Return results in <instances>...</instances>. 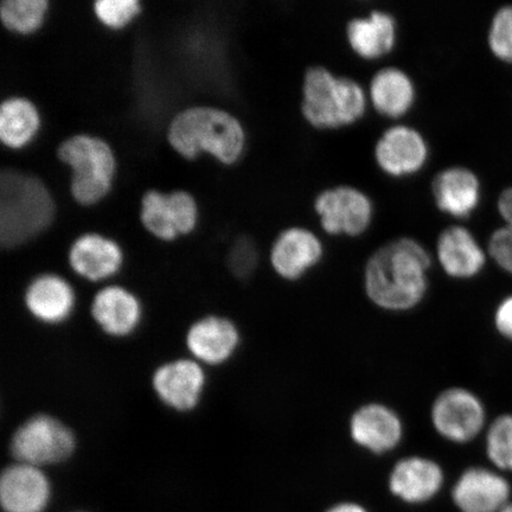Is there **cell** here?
Segmentation results:
<instances>
[{"label": "cell", "instance_id": "cell-26", "mask_svg": "<svg viewBox=\"0 0 512 512\" xmlns=\"http://www.w3.org/2000/svg\"><path fill=\"white\" fill-rule=\"evenodd\" d=\"M48 0H3L0 19L5 29L18 35H31L48 19Z\"/></svg>", "mask_w": 512, "mask_h": 512}, {"label": "cell", "instance_id": "cell-9", "mask_svg": "<svg viewBox=\"0 0 512 512\" xmlns=\"http://www.w3.org/2000/svg\"><path fill=\"white\" fill-rule=\"evenodd\" d=\"M351 443L376 457L387 456L403 444L406 424L393 406L382 401H368L356 407L349 416Z\"/></svg>", "mask_w": 512, "mask_h": 512}, {"label": "cell", "instance_id": "cell-13", "mask_svg": "<svg viewBox=\"0 0 512 512\" xmlns=\"http://www.w3.org/2000/svg\"><path fill=\"white\" fill-rule=\"evenodd\" d=\"M374 156L384 174L406 177L424 169L430 158V146L415 127L394 125L377 140Z\"/></svg>", "mask_w": 512, "mask_h": 512}, {"label": "cell", "instance_id": "cell-31", "mask_svg": "<svg viewBox=\"0 0 512 512\" xmlns=\"http://www.w3.org/2000/svg\"><path fill=\"white\" fill-rule=\"evenodd\" d=\"M486 251L499 270L512 277V228L496 229L489 238Z\"/></svg>", "mask_w": 512, "mask_h": 512}, {"label": "cell", "instance_id": "cell-33", "mask_svg": "<svg viewBox=\"0 0 512 512\" xmlns=\"http://www.w3.org/2000/svg\"><path fill=\"white\" fill-rule=\"evenodd\" d=\"M497 209L504 221V226L512 228V187L501 192L497 201Z\"/></svg>", "mask_w": 512, "mask_h": 512}, {"label": "cell", "instance_id": "cell-19", "mask_svg": "<svg viewBox=\"0 0 512 512\" xmlns=\"http://www.w3.org/2000/svg\"><path fill=\"white\" fill-rule=\"evenodd\" d=\"M50 496L49 479L41 467L16 462L0 478V503L5 512H43Z\"/></svg>", "mask_w": 512, "mask_h": 512}, {"label": "cell", "instance_id": "cell-6", "mask_svg": "<svg viewBox=\"0 0 512 512\" xmlns=\"http://www.w3.org/2000/svg\"><path fill=\"white\" fill-rule=\"evenodd\" d=\"M430 424L445 443L470 445L484 437L490 424L488 406L476 390L465 386L447 387L431 403Z\"/></svg>", "mask_w": 512, "mask_h": 512}, {"label": "cell", "instance_id": "cell-12", "mask_svg": "<svg viewBox=\"0 0 512 512\" xmlns=\"http://www.w3.org/2000/svg\"><path fill=\"white\" fill-rule=\"evenodd\" d=\"M507 475L494 467H467L454 483L451 496L460 512H501L511 503Z\"/></svg>", "mask_w": 512, "mask_h": 512}, {"label": "cell", "instance_id": "cell-27", "mask_svg": "<svg viewBox=\"0 0 512 512\" xmlns=\"http://www.w3.org/2000/svg\"><path fill=\"white\" fill-rule=\"evenodd\" d=\"M483 445L491 467L504 475H512V412L498 414L490 420Z\"/></svg>", "mask_w": 512, "mask_h": 512}, {"label": "cell", "instance_id": "cell-8", "mask_svg": "<svg viewBox=\"0 0 512 512\" xmlns=\"http://www.w3.org/2000/svg\"><path fill=\"white\" fill-rule=\"evenodd\" d=\"M139 219L147 233L172 242L190 235L200 223V204L187 190L150 189L140 200Z\"/></svg>", "mask_w": 512, "mask_h": 512}, {"label": "cell", "instance_id": "cell-2", "mask_svg": "<svg viewBox=\"0 0 512 512\" xmlns=\"http://www.w3.org/2000/svg\"><path fill=\"white\" fill-rule=\"evenodd\" d=\"M166 140L172 150L187 160L204 153L230 166L245 155L247 132L240 119L224 108L194 105L183 108L171 118Z\"/></svg>", "mask_w": 512, "mask_h": 512}, {"label": "cell", "instance_id": "cell-17", "mask_svg": "<svg viewBox=\"0 0 512 512\" xmlns=\"http://www.w3.org/2000/svg\"><path fill=\"white\" fill-rule=\"evenodd\" d=\"M185 344L195 361L222 366L232 360L241 344V332L233 320L207 316L196 320L185 336Z\"/></svg>", "mask_w": 512, "mask_h": 512}, {"label": "cell", "instance_id": "cell-15", "mask_svg": "<svg viewBox=\"0 0 512 512\" xmlns=\"http://www.w3.org/2000/svg\"><path fill=\"white\" fill-rule=\"evenodd\" d=\"M206 373L194 358H178L159 366L152 375V388L166 407L190 412L198 406L206 388Z\"/></svg>", "mask_w": 512, "mask_h": 512}, {"label": "cell", "instance_id": "cell-11", "mask_svg": "<svg viewBox=\"0 0 512 512\" xmlns=\"http://www.w3.org/2000/svg\"><path fill=\"white\" fill-rule=\"evenodd\" d=\"M324 256V243L313 230L292 226L281 230L274 239L270 264L280 279L298 283L322 264Z\"/></svg>", "mask_w": 512, "mask_h": 512}, {"label": "cell", "instance_id": "cell-20", "mask_svg": "<svg viewBox=\"0 0 512 512\" xmlns=\"http://www.w3.org/2000/svg\"><path fill=\"white\" fill-rule=\"evenodd\" d=\"M24 305L37 322L59 325L72 317L76 293L61 275L44 273L30 281L24 292Z\"/></svg>", "mask_w": 512, "mask_h": 512}, {"label": "cell", "instance_id": "cell-4", "mask_svg": "<svg viewBox=\"0 0 512 512\" xmlns=\"http://www.w3.org/2000/svg\"><path fill=\"white\" fill-rule=\"evenodd\" d=\"M57 159L69 171L70 196L81 207H92L113 189L117 158L104 138L76 133L57 146Z\"/></svg>", "mask_w": 512, "mask_h": 512}, {"label": "cell", "instance_id": "cell-3", "mask_svg": "<svg viewBox=\"0 0 512 512\" xmlns=\"http://www.w3.org/2000/svg\"><path fill=\"white\" fill-rule=\"evenodd\" d=\"M56 215L54 198L42 179L8 169L0 176V243L12 249L37 238Z\"/></svg>", "mask_w": 512, "mask_h": 512}, {"label": "cell", "instance_id": "cell-14", "mask_svg": "<svg viewBox=\"0 0 512 512\" xmlns=\"http://www.w3.org/2000/svg\"><path fill=\"white\" fill-rule=\"evenodd\" d=\"M445 485V471L437 460L411 454L398 460L390 470L388 488L399 501L420 505L433 501Z\"/></svg>", "mask_w": 512, "mask_h": 512}, {"label": "cell", "instance_id": "cell-24", "mask_svg": "<svg viewBox=\"0 0 512 512\" xmlns=\"http://www.w3.org/2000/svg\"><path fill=\"white\" fill-rule=\"evenodd\" d=\"M369 96L375 110L384 117L401 118L416 100L413 79L399 67H384L370 81Z\"/></svg>", "mask_w": 512, "mask_h": 512}, {"label": "cell", "instance_id": "cell-5", "mask_svg": "<svg viewBox=\"0 0 512 512\" xmlns=\"http://www.w3.org/2000/svg\"><path fill=\"white\" fill-rule=\"evenodd\" d=\"M367 110V94L361 83L337 75L324 66L306 70L302 112L313 127L338 128L355 124Z\"/></svg>", "mask_w": 512, "mask_h": 512}, {"label": "cell", "instance_id": "cell-23", "mask_svg": "<svg viewBox=\"0 0 512 512\" xmlns=\"http://www.w3.org/2000/svg\"><path fill=\"white\" fill-rule=\"evenodd\" d=\"M345 36L349 47L362 59H380L398 42V22L388 11L373 10L367 16L351 18Z\"/></svg>", "mask_w": 512, "mask_h": 512}, {"label": "cell", "instance_id": "cell-18", "mask_svg": "<svg viewBox=\"0 0 512 512\" xmlns=\"http://www.w3.org/2000/svg\"><path fill=\"white\" fill-rule=\"evenodd\" d=\"M125 254L119 243L99 233H85L68 249V264L76 275L91 283L114 277L124 266Z\"/></svg>", "mask_w": 512, "mask_h": 512}, {"label": "cell", "instance_id": "cell-16", "mask_svg": "<svg viewBox=\"0 0 512 512\" xmlns=\"http://www.w3.org/2000/svg\"><path fill=\"white\" fill-rule=\"evenodd\" d=\"M489 255L475 234L464 226L447 227L437 240V261L448 278L470 281L488 265Z\"/></svg>", "mask_w": 512, "mask_h": 512}, {"label": "cell", "instance_id": "cell-25", "mask_svg": "<svg viewBox=\"0 0 512 512\" xmlns=\"http://www.w3.org/2000/svg\"><path fill=\"white\" fill-rule=\"evenodd\" d=\"M41 126L40 110L28 96L11 95L0 105V140L8 149L27 147Z\"/></svg>", "mask_w": 512, "mask_h": 512}, {"label": "cell", "instance_id": "cell-28", "mask_svg": "<svg viewBox=\"0 0 512 512\" xmlns=\"http://www.w3.org/2000/svg\"><path fill=\"white\" fill-rule=\"evenodd\" d=\"M93 12L105 28L120 30L143 14V3L139 0H96Z\"/></svg>", "mask_w": 512, "mask_h": 512}, {"label": "cell", "instance_id": "cell-29", "mask_svg": "<svg viewBox=\"0 0 512 512\" xmlns=\"http://www.w3.org/2000/svg\"><path fill=\"white\" fill-rule=\"evenodd\" d=\"M488 44L498 60L512 64V5L503 6L492 18Z\"/></svg>", "mask_w": 512, "mask_h": 512}, {"label": "cell", "instance_id": "cell-7", "mask_svg": "<svg viewBox=\"0 0 512 512\" xmlns=\"http://www.w3.org/2000/svg\"><path fill=\"white\" fill-rule=\"evenodd\" d=\"M75 448L74 432L48 414H37L25 420L10 441V451L17 463L41 469L66 462L73 456Z\"/></svg>", "mask_w": 512, "mask_h": 512}, {"label": "cell", "instance_id": "cell-32", "mask_svg": "<svg viewBox=\"0 0 512 512\" xmlns=\"http://www.w3.org/2000/svg\"><path fill=\"white\" fill-rule=\"evenodd\" d=\"M492 326L499 338L512 344V293L497 303L492 313Z\"/></svg>", "mask_w": 512, "mask_h": 512}, {"label": "cell", "instance_id": "cell-34", "mask_svg": "<svg viewBox=\"0 0 512 512\" xmlns=\"http://www.w3.org/2000/svg\"><path fill=\"white\" fill-rule=\"evenodd\" d=\"M325 512H369L362 504L356 502H339Z\"/></svg>", "mask_w": 512, "mask_h": 512}, {"label": "cell", "instance_id": "cell-10", "mask_svg": "<svg viewBox=\"0 0 512 512\" xmlns=\"http://www.w3.org/2000/svg\"><path fill=\"white\" fill-rule=\"evenodd\" d=\"M315 210L320 226L334 236L357 238L367 232L374 219L373 201L352 185H336L320 192Z\"/></svg>", "mask_w": 512, "mask_h": 512}, {"label": "cell", "instance_id": "cell-30", "mask_svg": "<svg viewBox=\"0 0 512 512\" xmlns=\"http://www.w3.org/2000/svg\"><path fill=\"white\" fill-rule=\"evenodd\" d=\"M259 260V248L249 236L236 239L228 253L229 270L239 279L252 277L259 266Z\"/></svg>", "mask_w": 512, "mask_h": 512}, {"label": "cell", "instance_id": "cell-22", "mask_svg": "<svg viewBox=\"0 0 512 512\" xmlns=\"http://www.w3.org/2000/svg\"><path fill=\"white\" fill-rule=\"evenodd\" d=\"M432 194L439 210L465 219L475 211L482 197L478 176L465 166L454 165L433 178Z\"/></svg>", "mask_w": 512, "mask_h": 512}, {"label": "cell", "instance_id": "cell-21", "mask_svg": "<svg viewBox=\"0 0 512 512\" xmlns=\"http://www.w3.org/2000/svg\"><path fill=\"white\" fill-rule=\"evenodd\" d=\"M91 313L94 322L106 335L124 338L138 330L144 312L136 294L126 287L111 285L95 294Z\"/></svg>", "mask_w": 512, "mask_h": 512}, {"label": "cell", "instance_id": "cell-35", "mask_svg": "<svg viewBox=\"0 0 512 512\" xmlns=\"http://www.w3.org/2000/svg\"><path fill=\"white\" fill-rule=\"evenodd\" d=\"M501 512H512V502L508 505L507 508H504Z\"/></svg>", "mask_w": 512, "mask_h": 512}, {"label": "cell", "instance_id": "cell-1", "mask_svg": "<svg viewBox=\"0 0 512 512\" xmlns=\"http://www.w3.org/2000/svg\"><path fill=\"white\" fill-rule=\"evenodd\" d=\"M432 267V255L419 240H390L364 266V296L377 310L393 315L418 310L430 294Z\"/></svg>", "mask_w": 512, "mask_h": 512}]
</instances>
